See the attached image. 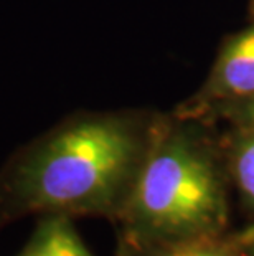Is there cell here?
Wrapping results in <instances>:
<instances>
[{"instance_id": "1", "label": "cell", "mask_w": 254, "mask_h": 256, "mask_svg": "<svg viewBox=\"0 0 254 256\" xmlns=\"http://www.w3.org/2000/svg\"><path fill=\"white\" fill-rule=\"evenodd\" d=\"M157 116L76 112L20 147L0 168V228L28 215L122 214L149 152Z\"/></svg>"}, {"instance_id": "2", "label": "cell", "mask_w": 254, "mask_h": 256, "mask_svg": "<svg viewBox=\"0 0 254 256\" xmlns=\"http://www.w3.org/2000/svg\"><path fill=\"white\" fill-rule=\"evenodd\" d=\"M223 150L202 122L157 116L152 142L122 214L121 242L136 252L223 236L230 225Z\"/></svg>"}, {"instance_id": "3", "label": "cell", "mask_w": 254, "mask_h": 256, "mask_svg": "<svg viewBox=\"0 0 254 256\" xmlns=\"http://www.w3.org/2000/svg\"><path fill=\"white\" fill-rule=\"evenodd\" d=\"M254 100V24L223 43L210 73L195 94L182 102L177 118L208 122Z\"/></svg>"}, {"instance_id": "4", "label": "cell", "mask_w": 254, "mask_h": 256, "mask_svg": "<svg viewBox=\"0 0 254 256\" xmlns=\"http://www.w3.org/2000/svg\"><path fill=\"white\" fill-rule=\"evenodd\" d=\"M17 256H94L74 228L71 216L41 215Z\"/></svg>"}, {"instance_id": "5", "label": "cell", "mask_w": 254, "mask_h": 256, "mask_svg": "<svg viewBox=\"0 0 254 256\" xmlns=\"http://www.w3.org/2000/svg\"><path fill=\"white\" fill-rule=\"evenodd\" d=\"M223 156L230 184L254 216V126H231Z\"/></svg>"}, {"instance_id": "6", "label": "cell", "mask_w": 254, "mask_h": 256, "mask_svg": "<svg viewBox=\"0 0 254 256\" xmlns=\"http://www.w3.org/2000/svg\"><path fill=\"white\" fill-rule=\"evenodd\" d=\"M132 252L137 256H240L231 244L228 233L223 236L197 240V242L154 248L147 250V252H136V250Z\"/></svg>"}, {"instance_id": "7", "label": "cell", "mask_w": 254, "mask_h": 256, "mask_svg": "<svg viewBox=\"0 0 254 256\" xmlns=\"http://www.w3.org/2000/svg\"><path fill=\"white\" fill-rule=\"evenodd\" d=\"M218 119H225L231 126H254V100L223 112Z\"/></svg>"}, {"instance_id": "8", "label": "cell", "mask_w": 254, "mask_h": 256, "mask_svg": "<svg viewBox=\"0 0 254 256\" xmlns=\"http://www.w3.org/2000/svg\"><path fill=\"white\" fill-rule=\"evenodd\" d=\"M230 242L240 256H254V223L236 233H228Z\"/></svg>"}, {"instance_id": "9", "label": "cell", "mask_w": 254, "mask_h": 256, "mask_svg": "<svg viewBox=\"0 0 254 256\" xmlns=\"http://www.w3.org/2000/svg\"><path fill=\"white\" fill-rule=\"evenodd\" d=\"M116 256H137L136 253L132 252L131 248L127 246L126 243H122V242H119V250H117V253Z\"/></svg>"}, {"instance_id": "10", "label": "cell", "mask_w": 254, "mask_h": 256, "mask_svg": "<svg viewBox=\"0 0 254 256\" xmlns=\"http://www.w3.org/2000/svg\"><path fill=\"white\" fill-rule=\"evenodd\" d=\"M250 15L253 18V24H254V0H251V2H250Z\"/></svg>"}]
</instances>
